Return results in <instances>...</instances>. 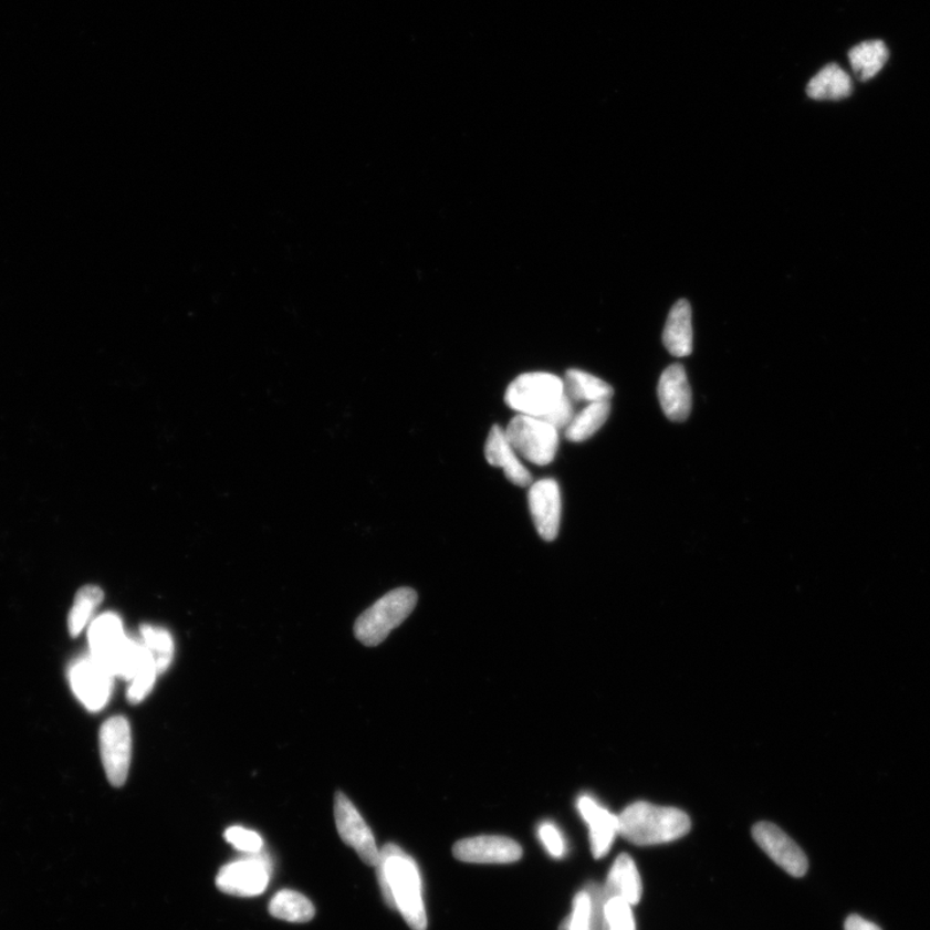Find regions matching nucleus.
Wrapping results in <instances>:
<instances>
[{
	"instance_id": "obj_14",
	"label": "nucleus",
	"mask_w": 930,
	"mask_h": 930,
	"mask_svg": "<svg viewBox=\"0 0 930 930\" xmlns=\"http://www.w3.org/2000/svg\"><path fill=\"white\" fill-rule=\"evenodd\" d=\"M578 811L589 828L592 855L596 859L604 858L609 853L615 837L619 835L618 816L603 808L589 796L579 798Z\"/></svg>"
},
{
	"instance_id": "obj_26",
	"label": "nucleus",
	"mask_w": 930,
	"mask_h": 930,
	"mask_svg": "<svg viewBox=\"0 0 930 930\" xmlns=\"http://www.w3.org/2000/svg\"><path fill=\"white\" fill-rule=\"evenodd\" d=\"M140 634L142 641L149 650L158 673H164L174 659L175 645L171 634L163 627L150 625H143Z\"/></svg>"
},
{
	"instance_id": "obj_22",
	"label": "nucleus",
	"mask_w": 930,
	"mask_h": 930,
	"mask_svg": "<svg viewBox=\"0 0 930 930\" xmlns=\"http://www.w3.org/2000/svg\"><path fill=\"white\" fill-rule=\"evenodd\" d=\"M888 58L889 51L886 43L881 41L864 42L849 51L853 73L863 82L878 75L887 64Z\"/></svg>"
},
{
	"instance_id": "obj_13",
	"label": "nucleus",
	"mask_w": 930,
	"mask_h": 930,
	"mask_svg": "<svg viewBox=\"0 0 930 930\" xmlns=\"http://www.w3.org/2000/svg\"><path fill=\"white\" fill-rule=\"evenodd\" d=\"M529 509L537 534L545 542L555 541L561 522V491L558 483L545 479L532 483L529 490Z\"/></svg>"
},
{
	"instance_id": "obj_23",
	"label": "nucleus",
	"mask_w": 930,
	"mask_h": 930,
	"mask_svg": "<svg viewBox=\"0 0 930 930\" xmlns=\"http://www.w3.org/2000/svg\"><path fill=\"white\" fill-rule=\"evenodd\" d=\"M612 410L610 401L589 404L579 414H575L571 425L565 429L566 440L572 442L587 441L597 430L602 429Z\"/></svg>"
},
{
	"instance_id": "obj_19",
	"label": "nucleus",
	"mask_w": 930,
	"mask_h": 930,
	"mask_svg": "<svg viewBox=\"0 0 930 930\" xmlns=\"http://www.w3.org/2000/svg\"><path fill=\"white\" fill-rule=\"evenodd\" d=\"M663 343L675 357H687L693 352V326L691 307L686 299L679 300L668 314L663 332Z\"/></svg>"
},
{
	"instance_id": "obj_3",
	"label": "nucleus",
	"mask_w": 930,
	"mask_h": 930,
	"mask_svg": "<svg viewBox=\"0 0 930 930\" xmlns=\"http://www.w3.org/2000/svg\"><path fill=\"white\" fill-rule=\"evenodd\" d=\"M418 594L412 588H397L383 596L360 614L355 635L366 647H378L395 628L401 626L414 612Z\"/></svg>"
},
{
	"instance_id": "obj_11",
	"label": "nucleus",
	"mask_w": 930,
	"mask_h": 930,
	"mask_svg": "<svg viewBox=\"0 0 930 930\" xmlns=\"http://www.w3.org/2000/svg\"><path fill=\"white\" fill-rule=\"evenodd\" d=\"M752 835L759 847L791 876L803 878L808 872L809 864L805 853L779 826L760 822L753 826Z\"/></svg>"
},
{
	"instance_id": "obj_25",
	"label": "nucleus",
	"mask_w": 930,
	"mask_h": 930,
	"mask_svg": "<svg viewBox=\"0 0 930 930\" xmlns=\"http://www.w3.org/2000/svg\"><path fill=\"white\" fill-rule=\"evenodd\" d=\"M103 599L104 592L96 586H86L79 591L67 619L69 633L73 637L81 635L83 629L86 628L92 615H94L97 606L103 603Z\"/></svg>"
},
{
	"instance_id": "obj_31",
	"label": "nucleus",
	"mask_w": 930,
	"mask_h": 930,
	"mask_svg": "<svg viewBox=\"0 0 930 930\" xmlns=\"http://www.w3.org/2000/svg\"><path fill=\"white\" fill-rule=\"evenodd\" d=\"M574 415V405L565 395L564 398L561 399V401L541 419L560 430L571 425Z\"/></svg>"
},
{
	"instance_id": "obj_30",
	"label": "nucleus",
	"mask_w": 930,
	"mask_h": 930,
	"mask_svg": "<svg viewBox=\"0 0 930 930\" xmlns=\"http://www.w3.org/2000/svg\"><path fill=\"white\" fill-rule=\"evenodd\" d=\"M537 835L553 858H563L566 853V844L563 834L560 829L551 824V822H543L537 828Z\"/></svg>"
},
{
	"instance_id": "obj_5",
	"label": "nucleus",
	"mask_w": 930,
	"mask_h": 930,
	"mask_svg": "<svg viewBox=\"0 0 930 930\" xmlns=\"http://www.w3.org/2000/svg\"><path fill=\"white\" fill-rule=\"evenodd\" d=\"M504 432L513 450L530 463L548 466L556 458L560 430L542 419L519 414Z\"/></svg>"
},
{
	"instance_id": "obj_32",
	"label": "nucleus",
	"mask_w": 930,
	"mask_h": 930,
	"mask_svg": "<svg viewBox=\"0 0 930 930\" xmlns=\"http://www.w3.org/2000/svg\"><path fill=\"white\" fill-rule=\"evenodd\" d=\"M845 930H881L875 922L866 920L859 915H851L845 921Z\"/></svg>"
},
{
	"instance_id": "obj_9",
	"label": "nucleus",
	"mask_w": 930,
	"mask_h": 930,
	"mask_svg": "<svg viewBox=\"0 0 930 930\" xmlns=\"http://www.w3.org/2000/svg\"><path fill=\"white\" fill-rule=\"evenodd\" d=\"M334 813L337 833L342 840L357 851L364 864L375 867L378 864L380 850L370 827L360 816L355 804L343 793H336Z\"/></svg>"
},
{
	"instance_id": "obj_21",
	"label": "nucleus",
	"mask_w": 930,
	"mask_h": 930,
	"mask_svg": "<svg viewBox=\"0 0 930 930\" xmlns=\"http://www.w3.org/2000/svg\"><path fill=\"white\" fill-rule=\"evenodd\" d=\"M564 394L573 404L610 401L614 389L606 382L581 370H568L564 379Z\"/></svg>"
},
{
	"instance_id": "obj_17",
	"label": "nucleus",
	"mask_w": 930,
	"mask_h": 930,
	"mask_svg": "<svg viewBox=\"0 0 930 930\" xmlns=\"http://www.w3.org/2000/svg\"><path fill=\"white\" fill-rule=\"evenodd\" d=\"M620 898L631 906L641 901L642 882L639 870L633 857L620 855L615 859L603 888L604 902L606 899Z\"/></svg>"
},
{
	"instance_id": "obj_10",
	"label": "nucleus",
	"mask_w": 930,
	"mask_h": 930,
	"mask_svg": "<svg viewBox=\"0 0 930 930\" xmlns=\"http://www.w3.org/2000/svg\"><path fill=\"white\" fill-rule=\"evenodd\" d=\"M114 676L94 657L75 660L69 680L76 698L90 711L103 710L109 701Z\"/></svg>"
},
{
	"instance_id": "obj_24",
	"label": "nucleus",
	"mask_w": 930,
	"mask_h": 930,
	"mask_svg": "<svg viewBox=\"0 0 930 930\" xmlns=\"http://www.w3.org/2000/svg\"><path fill=\"white\" fill-rule=\"evenodd\" d=\"M269 912L275 919L290 922H307L314 918L313 903L302 894L295 890L284 889L279 891L269 905Z\"/></svg>"
},
{
	"instance_id": "obj_12",
	"label": "nucleus",
	"mask_w": 930,
	"mask_h": 930,
	"mask_svg": "<svg viewBox=\"0 0 930 930\" xmlns=\"http://www.w3.org/2000/svg\"><path fill=\"white\" fill-rule=\"evenodd\" d=\"M452 853L461 863L480 865L513 864L522 857L519 843L494 835L468 837L453 845Z\"/></svg>"
},
{
	"instance_id": "obj_2",
	"label": "nucleus",
	"mask_w": 930,
	"mask_h": 930,
	"mask_svg": "<svg viewBox=\"0 0 930 930\" xmlns=\"http://www.w3.org/2000/svg\"><path fill=\"white\" fill-rule=\"evenodd\" d=\"M618 819L619 835L640 847L672 843L691 828L686 812L645 802L628 805Z\"/></svg>"
},
{
	"instance_id": "obj_27",
	"label": "nucleus",
	"mask_w": 930,
	"mask_h": 930,
	"mask_svg": "<svg viewBox=\"0 0 930 930\" xmlns=\"http://www.w3.org/2000/svg\"><path fill=\"white\" fill-rule=\"evenodd\" d=\"M602 930H636L633 906L620 898L606 899Z\"/></svg>"
},
{
	"instance_id": "obj_7",
	"label": "nucleus",
	"mask_w": 930,
	"mask_h": 930,
	"mask_svg": "<svg viewBox=\"0 0 930 930\" xmlns=\"http://www.w3.org/2000/svg\"><path fill=\"white\" fill-rule=\"evenodd\" d=\"M100 751L107 780L115 787L125 785L133 752V736L126 718L115 717L100 730Z\"/></svg>"
},
{
	"instance_id": "obj_15",
	"label": "nucleus",
	"mask_w": 930,
	"mask_h": 930,
	"mask_svg": "<svg viewBox=\"0 0 930 930\" xmlns=\"http://www.w3.org/2000/svg\"><path fill=\"white\" fill-rule=\"evenodd\" d=\"M658 397L666 417L686 421L691 411V389L686 368L676 364L666 368L658 384Z\"/></svg>"
},
{
	"instance_id": "obj_4",
	"label": "nucleus",
	"mask_w": 930,
	"mask_h": 930,
	"mask_svg": "<svg viewBox=\"0 0 930 930\" xmlns=\"http://www.w3.org/2000/svg\"><path fill=\"white\" fill-rule=\"evenodd\" d=\"M564 394V380L550 373H527L514 379L505 391L512 410L541 419L555 407Z\"/></svg>"
},
{
	"instance_id": "obj_29",
	"label": "nucleus",
	"mask_w": 930,
	"mask_h": 930,
	"mask_svg": "<svg viewBox=\"0 0 930 930\" xmlns=\"http://www.w3.org/2000/svg\"><path fill=\"white\" fill-rule=\"evenodd\" d=\"M157 676L158 671L154 666L145 668V670L138 673L136 678L130 681V686L127 691L128 701L134 704L144 701V699L148 697L153 690Z\"/></svg>"
},
{
	"instance_id": "obj_8",
	"label": "nucleus",
	"mask_w": 930,
	"mask_h": 930,
	"mask_svg": "<svg viewBox=\"0 0 930 930\" xmlns=\"http://www.w3.org/2000/svg\"><path fill=\"white\" fill-rule=\"evenodd\" d=\"M221 868L217 886L222 894L234 897H257L267 889L271 878L269 859L257 853Z\"/></svg>"
},
{
	"instance_id": "obj_20",
	"label": "nucleus",
	"mask_w": 930,
	"mask_h": 930,
	"mask_svg": "<svg viewBox=\"0 0 930 930\" xmlns=\"http://www.w3.org/2000/svg\"><path fill=\"white\" fill-rule=\"evenodd\" d=\"M853 82L847 72L839 65L829 64L822 69L811 80L806 94L818 102H837L850 96Z\"/></svg>"
},
{
	"instance_id": "obj_18",
	"label": "nucleus",
	"mask_w": 930,
	"mask_h": 930,
	"mask_svg": "<svg viewBox=\"0 0 930 930\" xmlns=\"http://www.w3.org/2000/svg\"><path fill=\"white\" fill-rule=\"evenodd\" d=\"M603 889L591 884L574 897L573 910L560 930H602Z\"/></svg>"
},
{
	"instance_id": "obj_28",
	"label": "nucleus",
	"mask_w": 930,
	"mask_h": 930,
	"mask_svg": "<svg viewBox=\"0 0 930 930\" xmlns=\"http://www.w3.org/2000/svg\"><path fill=\"white\" fill-rule=\"evenodd\" d=\"M226 840L233 845V847L243 853H248V855H257L263 849V839L261 836L255 833L251 832V829L243 828L241 826H233L227 829L224 834Z\"/></svg>"
},
{
	"instance_id": "obj_6",
	"label": "nucleus",
	"mask_w": 930,
	"mask_h": 930,
	"mask_svg": "<svg viewBox=\"0 0 930 930\" xmlns=\"http://www.w3.org/2000/svg\"><path fill=\"white\" fill-rule=\"evenodd\" d=\"M91 656L98 660L113 676H119L125 667L134 639L125 634L117 614L100 615L90 627Z\"/></svg>"
},
{
	"instance_id": "obj_1",
	"label": "nucleus",
	"mask_w": 930,
	"mask_h": 930,
	"mask_svg": "<svg viewBox=\"0 0 930 930\" xmlns=\"http://www.w3.org/2000/svg\"><path fill=\"white\" fill-rule=\"evenodd\" d=\"M376 874L390 910L398 911L412 930H427L428 917L422 897V881L415 859L394 843L384 845Z\"/></svg>"
},
{
	"instance_id": "obj_16",
	"label": "nucleus",
	"mask_w": 930,
	"mask_h": 930,
	"mask_svg": "<svg viewBox=\"0 0 930 930\" xmlns=\"http://www.w3.org/2000/svg\"><path fill=\"white\" fill-rule=\"evenodd\" d=\"M485 456L491 466L502 468L505 478L513 485L520 488L532 487V473L521 463L518 452L513 450L504 430L499 426H494L490 430L485 446Z\"/></svg>"
}]
</instances>
